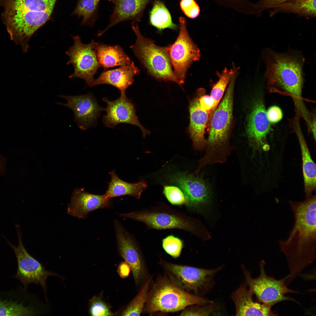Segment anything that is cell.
Wrapping results in <instances>:
<instances>
[{
  "instance_id": "1",
  "label": "cell",
  "mask_w": 316,
  "mask_h": 316,
  "mask_svg": "<svg viewBox=\"0 0 316 316\" xmlns=\"http://www.w3.org/2000/svg\"><path fill=\"white\" fill-rule=\"evenodd\" d=\"M294 223L288 238L279 241L281 251L286 256L289 274V284L316 257V197H307L302 201H288Z\"/></svg>"
},
{
  "instance_id": "2",
  "label": "cell",
  "mask_w": 316,
  "mask_h": 316,
  "mask_svg": "<svg viewBox=\"0 0 316 316\" xmlns=\"http://www.w3.org/2000/svg\"><path fill=\"white\" fill-rule=\"evenodd\" d=\"M266 69L265 77L269 88L288 94L293 100L297 114L303 117L309 112L302 97L304 59L299 51L278 53L268 48L262 50Z\"/></svg>"
},
{
  "instance_id": "3",
  "label": "cell",
  "mask_w": 316,
  "mask_h": 316,
  "mask_svg": "<svg viewBox=\"0 0 316 316\" xmlns=\"http://www.w3.org/2000/svg\"><path fill=\"white\" fill-rule=\"evenodd\" d=\"M234 76L229 82L223 99L212 116L205 153L199 160V169L208 164L225 162L232 150L228 146L227 142L232 119Z\"/></svg>"
},
{
  "instance_id": "4",
  "label": "cell",
  "mask_w": 316,
  "mask_h": 316,
  "mask_svg": "<svg viewBox=\"0 0 316 316\" xmlns=\"http://www.w3.org/2000/svg\"><path fill=\"white\" fill-rule=\"evenodd\" d=\"M213 301L186 291L173 283L166 275L158 278L149 291L143 311L152 314L157 312H174L193 305H204Z\"/></svg>"
},
{
  "instance_id": "5",
  "label": "cell",
  "mask_w": 316,
  "mask_h": 316,
  "mask_svg": "<svg viewBox=\"0 0 316 316\" xmlns=\"http://www.w3.org/2000/svg\"><path fill=\"white\" fill-rule=\"evenodd\" d=\"M138 23L133 22L132 28L136 36L135 44L130 48L147 73L159 80L171 81L178 84L166 50V47L156 45L152 40L141 33Z\"/></svg>"
},
{
  "instance_id": "6",
  "label": "cell",
  "mask_w": 316,
  "mask_h": 316,
  "mask_svg": "<svg viewBox=\"0 0 316 316\" xmlns=\"http://www.w3.org/2000/svg\"><path fill=\"white\" fill-rule=\"evenodd\" d=\"M160 264L166 275L173 283L186 291L200 296L213 288L214 277L223 267L222 266L215 269H205L162 260Z\"/></svg>"
},
{
  "instance_id": "7",
  "label": "cell",
  "mask_w": 316,
  "mask_h": 316,
  "mask_svg": "<svg viewBox=\"0 0 316 316\" xmlns=\"http://www.w3.org/2000/svg\"><path fill=\"white\" fill-rule=\"evenodd\" d=\"M265 264L264 260L260 262V274L255 278H253L250 272L242 265L245 284L252 289L259 301L271 308L276 304L284 301H292L299 304L294 299L285 295L288 293H299L287 287L286 277L278 280L267 276L265 271Z\"/></svg>"
},
{
  "instance_id": "8",
  "label": "cell",
  "mask_w": 316,
  "mask_h": 316,
  "mask_svg": "<svg viewBox=\"0 0 316 316\" xmlns=\"http://www.w3.org/2000/svg\"><path fill=\"white\" fill-rule=\"evenodd\" d=\"M18 238V245L16 246L3 236L8 244L13 249L16 256L18 269L15 277L19 279L25 287L31 283L40 284L44 291L46 300L47 297L46 279L49 276H55L62 279L63 277L55 272L48 271L43 265L32 257L27 252L23 244L20 225L15 224Z\"/></svg>"
},
{
  "instance_id": "9",
  "label": "cell",
  "mask_w": 316,
  "mask_h": 316,
  "mask_svg": "<svg viewBox=\"0 0 316 316\" xmlns=\"http://www.w3.org/2000/svg\"><path fill=\"white\" fill-rule=\"evenodd\" d=\"M179 22L178 36L173 44L166 47V50L179 85H181L184 83L188 69L193 63L200 60L201 54L188 34L186 18L180 16Z\"/></svg>"
},
{
  "instance_id": "10",
  "label": "cell",
  "mask_w": 316,
  "mask_h": 316,
  "mask_svg": "<svg viewBox=\"0 0 316 316\" xmlns=\"http://www.w3.org/2000/svg\"><path fill=\"white\" fill-rule=\"evenodd\" d=\"M73 45L66 52L69 57L67 64H72L74 68L73 73L69 78L83 79L90 87L94 75L100 67L95 51L96 42L93 40L90 43L84 44L78 36H73Z\"/></svg>"
},
{
  "instance_id": "11",
  "label": "cell",
  "mask_w": 316,
  "mask_h": 316,
  "mask_svg": "<svg viewBox=\"0 0 316 316\" xmlns=\"http://www.w3.org/2000/svg\"><path fill=\"white\" fill-rule=\"evenodd\" d=\"M185 196L188 207L206 212L212 204V193L208 184L199 176L186 173H178L170 177Z\"/></svg>"
},
{
  "instance_id": "12",
  "label": "cell",
  "mask_w": 316,
  "mask_h": 316,
  "mask_svg": "<svg viewBox=\"0 0 316 316\" xmlns=\"http://www.w3.org/2000/svg\"><path fill=\"white\" fill-rule=\"evenodd\" d=\"M102 100L107 104L105 109L106 114L102 118L105 126L114 128L118 124H129L138 127L144 137L150 134V131L140 122L136 114L135 105L126 94L121 95L120 97L114 101H110L107 97L103 98Z\"/></svg>"
},
{
  "instance_id": "13",
  "label": "cell",
  "mask_w": 316,
  "mask_h": 316,
  "mask_svg": "<svg viewBox=\"0 0 316 316\" xmlns=\"http://www.w3.org/2000/svg\"><path fill=\"white\" fill-rule=\"evenodd\" d=\"M66 99V103H57L70 109L73 112L75 121L79 128L85 130L95 126L100 113L105 109L100 107L92 94L77 96L59 95Z\"/></svg>"
},
{
  "instance_id": "14",
  "label": "cell",
  "mask_w": 316,
  "mask_h": 316,
  "mask_svg": "<svg viewBox=\"0 0 316 316\" xmlns=\"http://www.w3.org/2000/svg\"><path fill=\"white\" fill-rule=\"evenodd\" d=\"M114 225L119 253L130 266L135 283L138 285L145 270L140 251L133 237L118 221L114 220Z\"/></svg>"
},
{
  "instance_id": "15",
  "label": "cell",
  "mask_w": 316,
  "mask_h": 316,
  "mask_svg": "<svg viewBox=\"0 0 316 316\" xmlns=\"http://www.w3.org/2000/svg\"><path fill=\"white\" fill-rule=\"evenodd\" d=\"M111 199L105 194L96 195L86 192L84 188H75L68 205L67 213L79 219H85L92 211L112 207Z\"/></svg>"
},
{
  "instance_id": "16",
  "label": "cell",
  "mask_w": 316,
  "mask_h": 316,
  "mask_svg": "<svg viewBox=\"0 0 316 316\" xmlns=\"http://www.w3.org/2000/svg\"><path fill=\"white\" fill-rule=\"evenodd\" d=\"M123 217L142 222L149 227L158 229L176 228L192 231L195 227L191 223L177 215L165 212H135L119 214Z\"/></svg>"
},
{
  "instance_id": "17",
  "label": "cell",
  "mask_w": 316,
  "mask_h": 316,
  "mask_svg": "<svg viewBox=\"0 0 316 316\" xmlns=\"http://www.w3.org/2000/svg\"><path fill=\"white\" fill-rule=\"evenodd\" d=\"M152 0H109L114 5L113 12L109 24L104 30L99 31L98 37L116 25L126 20H131L138 23L141 21L147 5Z\"/></svg>"
},
{
  "instance_id": "18",
  "label": "cell",
  "mask_w": 316,
  "mask_h": 316,
  "mask_svg": "<svg viewBox=\"0 0 316 316\" xmlns=\"http://www.w3.org/2000/svg\"><path fill=\"white\" fill-rule=\"evenodd\" d=\"M271 130L263 103L257 101L249 114L247 121V134L252 145L257 148L266 143L267 136Z\"/></svg>"
},
{
  "instance_id": "19",
  "label": "cell",
  "mask_w": 316,
  "mask_h": 316,
  "mask_svg": "<svg viewBox=\"0 0 316 316\" xmlns=\"http://www.w3.org/2000/svg\"><path fill=\"white\" fill-rule=\"evenodd\" d=\"M245 284H241L231 295L236 308V316L277 315L266 305L255 302L252 289H247Z\"/></svg>"
},
{
  "instance_id": "20",
  "label": "cell",
  "mask_w": 316,
  "mask_h": 316,
  "mask_svg": "<svg viewBox=\"0 0 316 316\" xmlns=\"http://www.w3.org/2000/svg\"><path fill=\"white\" fill-rule=\"evenodd\" d=\"M140 73V70L132 61L128 65L104 70L97 78L94 79L90 87L101 84L109 85L118 89L121 95L125 94L126 90L133 82L134 75Z\"/></svg>"
},
{
  "instance_id": "21",
  "label": "cell",
  "mask_w": 316,
  "mask_h": 316,
  "mask_svg": "<svg viewBox=\"0 0 316 316\" xmlns=\"http://www.w3.org/2000/svg\"><path fill=\"white\" fill-rule=\"evenodd\" d=\"M190 102L189 110L190 123L188 131L193 142L194 148L202 150L205 147L207 140L204 138L205 129L207 123L208 114L200 107L198 95Z\"/></svg>"
},
{
  "instance_id": "22",
  "label": "cell",
  "mask_w": 316,
  "mask_h": 316,
  "mask_svg": "<svg viewBox=\"0 0 316 316\" xmlns=\"http://www.w3.org/2000/svg\"><path fill=\"white\" fill-rule=\"evenodd\" d=\"M298 117L292 121V126L298 137L301 151L302 166L306 197L312 195L316 189V164L313 161L299 124Z\"/></svg>"
},
{
  "instance_id": "23",
  "label": "cell",
  "mask_w": 316,
  "mask_h": 316,
  "mask_svg": "<svg viewBox=\"0 0 316 316\" xmlns=\"http://www.w3.org/2000/svg\"><path fill=\"white\" fill-rule=\"evenodd\" d=\"M95 51L99 66L104 70L116 66L128 65L132 62L118 45L111 46L96 42Z\"/></svg>"
},
{
  "instance_id": "24",
  "label": "cell",
  "mask_w": 316,
  "mask_h": 316,
  "mask_svg": "<svg viewBox=\"0 0 316 316\" xmlns=\"http://www.w3.org/2000/svg\"><path fill=\"white\" fill-rule=\"evenodd\" d=\"M111 181L105 193L109 198L129 195L139 199L142 193L147 188V185L145 180L130 183L120 179L114 171L109 173Z\"/></svg>"
},
{
  "instance_id": "25",
  "label": "cell",
  "mask_w": 316,
  "mask_h": 316,
  "mask_svg": "<svg viewBox=\"0 0 316 316\" xmlns=\"http://www.w3.org/2000/svg\"><path fill=\"white\" fill-rule=\"evenodd\" d=\"M316 0L283 3L272 8V10L269 11L270 16L272 17L277 13H283L296 14L299 17L307 18H314L316 15Z\"/></svg>"
},
{
  "instance_id": "26",
  "label": "cell",
  "mask_w": 316,
  "mask_h": 316,
  "mask_svg": "<svg viewBox=\"0 0 316 316\" xmlns=\"http://www.w3.org/2000/svg\"><path fill=\"white\" fill-rule=\"evenodd\" d=\"M150 23L161 31L166 28L176 30L178 25L172 20L170 13L164 3L159 0H155L149 13Z\"/></svg>"
},
{
  "instance_id": "27",
  "label": "cell",
  "mask_w": 316,
  "mask_h": 316,
  "mask_svg": "<svg viewBox=\"0 0 316 316\" xmlns=\"http://www.w3.org/2000/svg\"><path fill=\"white\" fill-rule=\"evenodd\" d=\"M219 77L218 81L214 85L211 91L210 96L214 100L213 107L208 115L207 126L209 127L213 114L218 106L222 98L225 89L232 78L235 74V72L232 69L225 68L222 71L217 72Z\"/></svg>"
},
{
  "instance_id": "28",
  "label": "cell",
  "mask_w": 316,
  "mask_h": 316,
  "mask_svg": "<svg viewBox=\"0 0 316 316\" xmlns=\"http://www.w3.org/2000/svg\"><path fill=\"white\" fill-rule=\"evenodd\" d=\"M100 0H79L74 13L79 17H83V25L94 26L98 17Z\"/></svg>"
},
{
  "instance_id": "29",
  "label": "cell",
  "mask_w": 316,
  "mask_h": 316,
  "mask_svg": "<svg viewBox=\"0 0 316 316\" xmlns=\"http://www.w3.org/2000/svg\"><path fill=\"white\" fill-rule=\"evenodd\" d=\"M152 277L146 281L138 294L122 312L123 316H140L147 301Z\"/></svg>"
},
{
  "instance_id": "30",
  "label": "cell",
  "mask_w": 316,
  "mask_h": 316,
  "mask_svg": "<svg viewBox=\"0 0 316 316\" xmlns=\"http://www.w3.org/2000/svg\"><path fill=\"white\" fill-rule=\"evenodd\" d=\"M37 314L35 309L16 301L0 300V316H31Z\"/></svg>"
},
{
  "instance_id": "31",
  "label": "cell",
  "mask_w": 316,
  "mask_h": 316,
  "mask_svg": "<svg viewBox=\"0 0 316 316\" xmlns=\"http://www.w3.org/2000/svg\"><path fill=\"white\" fill-rule=\"evenodd\" d=\"M218 5L232 9L240 13L252 15L255 11V4L248 0H213Z\"/></svg>"
},
{
  "instance_id": "32",
  "label": "cell",
  "mask_w": 316,
  "mask_h": 316,
  "mask_svg": "<svg viewBox=\"0 0 316 316\" xmlns=\"http://www.w3.org/2000/svg\"><path fill=\"white\" fill-rule=\"evenodd\" d=\"M218 309L217 305L214 302L204 305H191L182 310L180 315L208 316Z\"/></svg>"
},
{
  "instance_id": "33",
  "label": "cell",
  "mask_w": 316,
  "mask_h": 316,
  "mask_svg": "<svg viewBox=\"0 0 316 316\" xmlns=\"http://www.w3.org/2000/svg\"><path fill=\"white\" fill-rule=\"evenodd\" d=\"M162 247L167 253L176 258L180 255L183 243L182 241L179 238L170 235L163 240Z\"/></svg>"
},
{
  "instance_id": "34",
  "label": "cell",
  "mask_w": 316,
  "mask_h": 316,
  "mask_svg": "<svg viewBox=\"0 0 316 316\" xmlns=\"http://www.w3.org/2000/svg\"><path fill=\"white\" fill-rule=\"evenodd\" d=\"M89 313L91 316H112L114 314L109 307L98 296H94L89 300Z\"/></svg>"
},
{
  "instance_id": "35",
  "label": "cell",
  "mask_w": 316,
  "mask_h": 316,
  "mask_svg": "<svg viewBox=\"0 0 316 316\" xmlns=\"http://www.w3.org/2000/svg\"><path fill=\"white\" fill-rule=\"evenodd\" d=\"M163 193L169 201L173 205H180L186 204V200L181 189L174 186H165Z\"/></svg>"
},
{
  "instance_id": "36",
  "label": "cell",
  "mask_w": 316,
  "mask_h": 316,
  "mask_svg": "<svg viewBox=\"0 0 316 316\" xmlns=\"http://www.w3.org/2000/svg\"><path fill=\"white\" fill-rule=\"evenodd\" d=\"M180 6L184 13L189 18H196L200 15V8L195 0H181Z\"/></svg>"
},
{
  "instance_id": "37",
  "label": "cell",
  "mask_w": 316,
  "mask_h": 316,
  "mask_svg": "<svg viewBox=\"0 0 316 316\" xmlns=\"http://www.w3.org/2000/svg\"><path fill=\"white\" fill-rule=\"evenodd\" d=\"M204 91L202 88L197 90V92L198 95V101L201 108L209 115L213 107L214 100L210 95H203Z\"/></svg>"
},
{
  "instance_id": "38",
  "label": "cell",
  "mask_w": 316,
  "mask_h": 316,
  "mask_svg": "<svg viewBox=\"0 0 316 316\" xmlns=\"http://www.w3.org/2000/svg\"><path fill=\"white\" fill-rule=\"evenodd\" d=\"M268 120L272 123H276L282 119L283 113L281 109L276 106L270 107L266 112Z\"/></svg>"
},
{
  "instance_id": "39",
  "label": "cell",
  "mask_w": 316,
  "mask_h": 316,
  "mask_svg": "<svg viewBox=\"0 0 316 316\" xmlns=\"http://www.w3.org/2000/svg\"><path fill=\"white\" fill-rule=\"evenodd\" d=\"M287 0H259L255 4L259 11L272 8L275 6L284 3Z\"/></svg>"
},
{
  "instance_id": "40",
  "label": "cell",
  "mask_w": 316,
  "mask_h": 316,
  "mask_svg": "<svg viewBox=\"0 0 316 316\" xmlns=\"http://www.w3.org/2000/svg\"><path fill=\"white\" fill-rule=\"evenodd\" d=\"M131 270L130 266L125 261L120 263L118 267L117 272L121 278H125L129 276Z\"/></svg>"
},
{
  "instance_id": "41",
  "label": "cell",
  "mask_w": 316,
  "mask_h": 316,
  "mask_svg": "<svg viewBox=\"0 0 316 316\" xmlns=\"http://www.w3.org/2000/svg\"><path fill=\"white\" fill-rule=\"evenodd\" d=\"M316 118L315 116L313 117L310 124L309 125L311 129L315 140H316Z\"/></svg>"
},
{
  "instance_id": "42",
  "label": "cell",
  "mask_w": 316,
  "mask_h": 316,
  "mask_svg": "<svg viewBox=\"0 0 316 316\" xmlns=\"http://www.w3.org/2000/svg\"><path fill=\"white\" fill-rule=\"evenodd\" d=\"M5 161L4 159L0 155V175L4 173L5 169Z\"/></svg>"
},
{
  "instance_id": "43",
  "label": "cell",
  "mask_w": 316,
  "mask_h": 316,
  "mask_svg": "<svg viewBox=\"0 0 316 316\" xmlns=\"http://www.w3.org/2000/svg\"><path fill=\"white\" fill-rule=\"evenodd\" d=\"M308 0H287L284 3H292L299 2H303Z\"/></svg>"
},
{
  "instance_id": "44",
  "label": "cell",
  "mask_w": 316,
  "mask_h": 316,
  "mask_svg": "<svg viewBox=\"0 0 316 316\" xmlns=\"http://www.w3.org/2000/svg\"><path fill=\"white\" fill-rule=\"evenodd\" d=\"M1 3V0H0V4Z\"/></svg>"
}]
</instances>
